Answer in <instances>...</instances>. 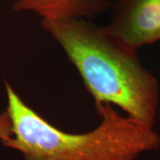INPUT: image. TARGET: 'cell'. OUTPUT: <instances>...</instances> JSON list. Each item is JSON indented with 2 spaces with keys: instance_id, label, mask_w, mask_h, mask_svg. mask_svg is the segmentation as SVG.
<instances>
[{
  "instance_id": "cell-1",
  "label": "cell",
  "mask_w": 160,
  "mask_h": 160,
  "mask_svg": "<svg viewBox=\"0 0 160 160\" xmlns=\"http://www.w3.org/2000/svg\"><path fill=\"white\" fill-rule=\"evenodd\" d=\"M41 26L62 48L94 104L117 106L153 128L159 86L142 65L138 48L87 19L41 20Z\"/></svg>"
},
{
  "instance_id": "cell-2",
  "label": "cell",
  "mask_w": 160,
  "mask_h": 160,
  "mask_svg": "<svg viewBox=\"0 0 160 160\" xmlns=\"http://www.w3.org/2000/svg\"><path fill=\"white\" fill-rule=\"evenodd\" d=\"M6 111L12 125V137L1 142L22 153L23 160H138L160 149V134L113 105L97 103L101 122L82 133L62 131L52 125L19 96L6 81Z\"/></svg>"
},
{
  "instance_id": "cell-3",
  "label": "cell",
  "mask_w": 160,
  "mask_h": 160,
  "mask_svg": "<svg viewBox=\"0 0 160 160\" xmlns=\"http://www.w3.org/2000/svg\"><path fill=\"white\" fill-rule=\"evenodd\" d=\"M106 26L136 48L160 41V0H118Z\"/></svg>"
},
{
  "instance_id": "cell-4",
  "label": "cell",
  "mask_w": 160,
  "mask_h": 160,
  "mask_svg": "<svg viewBox=\"0 0 160 160\" xmlns=\"http://www.w3.org/2000/svg\"><path fill=\"white\" fill-rule=\"evenodd\" d=\"M113 4L112 0H17L12 10L33 12L41 20H91L109 10Z\"/></svg>"
},
{
  "instance_id": "cell-5",
  "label": "cell",
  "mask_w": 160,
  "mask_h": 160,
  "mask_svg": "<svg viewBox=\"0 0 160 160\" xmlns=\"http://www.w3.org/2000/svg\"><path fill=\"white\" fill-rule=\"evenodd\" d=\"M12 137V125L8 112L0 113V142H6Z\"/></svg>"
}]
</instances>
